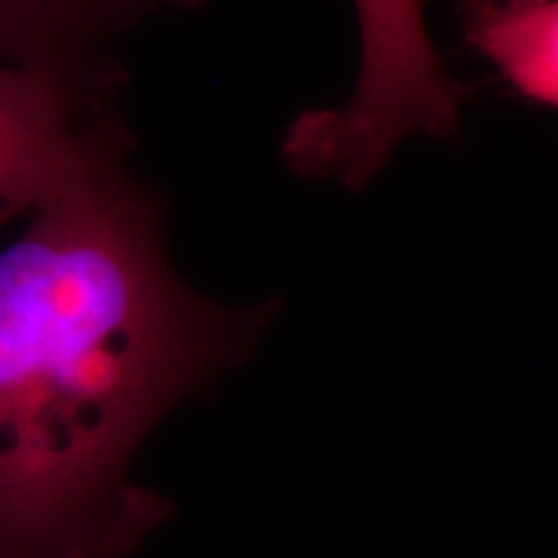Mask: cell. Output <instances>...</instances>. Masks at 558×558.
<instances>
[{"mask_svg": "<svg viewBox=\"0 0 558 558\" xmlns=\"http://www.w3.org/2000/svg\"><path fill=\"white\" fill-rule=\"evenodd\" d=\"M29 215L0 248V558H128L171 514L130 478L140 445L264 313L181 282L109 156Z\"/></svg>", "mask_w": 558, "mask_h": 558, "instance_id": "6da1fadb", "label": "cell"}, {"mask_svg": "<svg viewBox=\"0 0 558 558\" xmlns=\"http://www.w3.org/2000/svg\"><path fill=\"white\" fill-rule=\"evenodd\" d=\"M360 73L354 90L331 109L339 135L354 148L388 153L411 137L458 130L471 88L437 52L424 0H354Z\"/></svg>", "mask_w": 558, "mask_h": 558, "instance_id": "7a4b0ae2", "label": "cell"}, {"mask_svg": "<svg viewBox=\"0 0 558 558\" xmlns=\"http://www.w3.org/2000/svg\"><path fill=\"white\" fill-rule=\"evenodd\" d=\"M463 34L522 99L558 104V0H465Z\"/></svg>", "mask_w": 558, "mask_h": 558, "instance_id": "3957f363", "label": "cell"}, {"mask_svg": "<svg viewBox=\"0 0 558 558\" xmlns=\"http://www.w3.org/2000/svg\"><path fill=\"white\" fill-rule=\"evenodd\" d=\"M68 0H0V54L11 62L65 68Z\"/></svg>", "mask_w": 558, "mask_h": 558, "instance_id": "277c9868", "label": "cell"}, {"mask_svg": "<svg viewBox=\"0 0 558 558\" xmlns=\"http://www.w3.org/2000/svg\"><path fill=\"white\" fill-rule=\"evenodd\" d=\"M68 3H70V5H75V3H78V0H68Z\"/></svg>", "mask_w": 558, "mask_h": 558, "instance_id": "5b68a950", "label": "cell"}]
</instances>
